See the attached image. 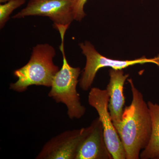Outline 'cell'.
Returning a JSON list of instances; mask_svg holds the SVG:
<instances>
[{"label":"cell","instance_id":"cell-11","mask_svg":"<svg viewBox=\"0 0 159 159\" xmlns=\"http://www.w3.org/2000/svg\"><path fill=\"white\" fill-rule=\"evenodd\" d=\"M25 2L26 0H9L0 5V29L4 28L13 11L24 5Z\"/></svg>","mask_w":159,"mask_h":159},{"label":"cell","instance_id":"cell-5","mask_svg":"<svg viewBox=\"0 0 159 159\" xmlns=\"http://www.w3.org/2000/svg\"><path fill=\"white\" fill-rule=\"evenodd\" d=\"M109 97L106 89L92 88L89 93V104L97 111L102 123L107 148L113 159H126L124 146L117 133L108 109Z\"/></svg>","mask_w":159,"mask_h":159},{"label":"cell","instance_id":"cell-6","mask_svg":"<svg viewBox=\"0 0 159 159\" xmlns=\"http://www.w3.org/2000/svg\"><path fill=\"white\" fill-rule=\"evenodd\" d=\"M93 125L68 130L51 138L43 145L35 159H76L79 148L90 134Z\"/></svg>","mask_w":159,"mask_h":159},{"label":"cell","instance_id":"cell-9","mask_svg":"<svg viewBox=\"0 0 159 159\" xmlns=\"http://www.w3.org/2000/svg\"><path fill=\"white\" fill-rule=\"evenodd\" d=\"M110 80L106 90L109 97L108 109L114 125L122 120L125 99L124 85L129 74H124L122 70L111 69L109 71Z\"/></svg>","mask_w":159,"mask_h":159},{"label":"cell","instance_id":"cell-4","mask_svg":"<svg viewBox=\"0 0 159 159\" xmlns=\"http://www.w3.org/2000/svg\"><path fill=\"white\" fill-rule=\"evenodd\" d=\"M82 53L86 58L85 67L79 80V85L83 90H89L93 82L96 74L100 69L110 67L115 70H122L137 64L153 63L159 67V54L153 58L145 56L130 60L110 59L102 56L96 51L94 46L88 41L79 44Z\"/></svg>","mask_w":159,"mask_h":159},{"label":"cell","instance_id":"cell-10","mask_svg":"<svg viewBox=\"0 0 159 159\" xmlns=\"http://www.w3.org/2000/svg\"><path fill=\"white\" fill-rule=\"evenodd\" d=\"M152 119V131L148 145L141 152V159H159V104L148 101Z\"/></svg>","mask_w":159,"mask_h":159},{"label":"cell","instance_id":"cell-3","mask_svg":"<svg viewBox=\"0 0 159 159\" xmlns=\"http://www.w3.org/2000/svg\"><path fill=\"white\" fill-rule=\"evenodd\" d=\"M68 28L63 26L57 28L61 38L59 48L62 55L63 64L62 67L54 76L48 96L57 103L62 102L66 105L70 119H80L84 116L86 111L85 107L81 104L80 96L77 89L81 70L80 67L71 66L67 60L64 40Z\"/></svg>","mask_w":159,"mask_h":159},{"label":"cell","instance_id":"cell-13","mask_svg":"<svg viewBox=\"0 0 159 159\" xmlns=\"http://www.w3.org/2000/svg\"><path fill=\"white\" fill-rule=\"evenodd\" d=\"M9 0H0V2L1 3H5L8 2Z\"/></svg>","mask_w":159,"mask_h":159},{"label":"cell","instance_id":"cell-7","mask_svg":"<svg viewBox=\"0 0 159 159\" xmlns=\"http://www.w3.org/2000/svg\"><path fill=\"white\" fill-rule=\"evenodd\" d=\"M74 0H30L27 6L13 19H21L29 16H43L49 17L57 26L69 27L74 20Z\"/></svg>","mask_w":159,"mask_h":159},{"label":"cell","instance_id":"cell-1","mask_svg":"<svg viewBox=\"0 0 159 159\" xmlns=\"http://www.w3.org/2000/svg\"><path fill=\"white\" fill-rule=\"evenodd\" d=\"M132 95L131 103L125 106L122 120L114 125L125 149L126 159H140L152 131V119L148 103L132 79H127Z\"/></svg>","mask_w":159,"mask_h":159},{"label":"cell","instance_id":"cell-12","mask_svg":"<svg viewBox=\"0 0 159 159\" xmlns=\"http://www.w3.org/2000/svg\"><path fill=\"white\" fill-rule=\"evenodd\" d=\"M87 0H74L73 14L74 20L80 21L86 16L84 8Z\"/></svg>","mask_w":159,"mask_h":159},{"label":"cell","instance_id":"cell-2","mask_svg":"<svg viewBox=\"0 0 159 159\" xmlns=\"http://www.w3.org/2000/svg\"><path fill=\"white\" fill-rule=\"evenodd\" d=\"M55 55V49L49 44H39L33 47L29 62L14 71L17 80L10 84V89L23 93L31 85L51 87L54 76L60 70L53 62Z\"/></svg>","mask_w":159,"mask_h":159},{"label":"cell","instance_id":"cell-8","mask_svg":"<svg viewBox=\"0 0 159 159\" xmlns=\"http://www.w3.org/2000/svg\"><path fill=\"white\" fill-rule=\"evenodd\" d=\"M91 123L93 129L81 143L76 159H113L107 148L99 117Z\"/></svg>","mask_w":159,"mask_h":159}]
</instances>
